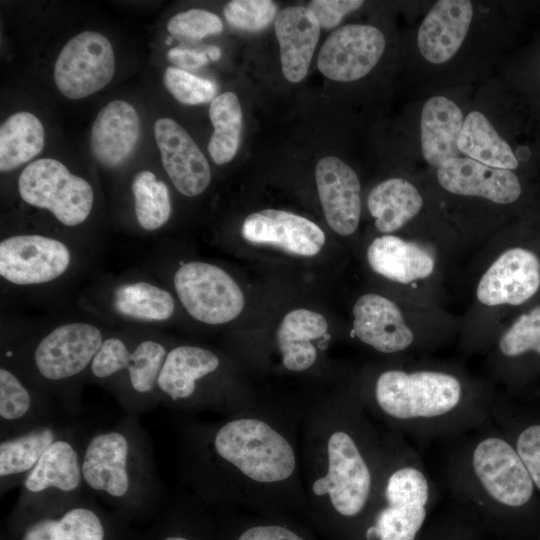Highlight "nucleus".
I'll list each match as a JSON object with an SVG mask.
<instances>
[{
    "label": "nucleus",
    "instance_id": "nucleus-31",
    "mask_svg": "<svg viewBox=\"0 0 540 540\" xmlns=\"http://www.w3.org/2000/svg\"><path fill=\"white\" fill-rule=\"evenodd\" d=\"M461 109L444 96H433L423 105L421 112V151L424 159L439 167L449 159L458 157V139L463 127Z\"/></svg>",
    "mask_w": 540,
    "mask_h": 540
},
{
    "label": "nucleus",
    "instance_id": "nucleus-3",
    "mask_svg": "<svg viewBox=\"0 0 540 540\" xmlns=\"http://www.w3.org/2000/svg\"><path fill=\"white\" fill-rule=\"evenodd\" d=\"M80 455L90 496L135 527L155 516L166 496L151 438L139 416L124 413L108 426L85 428Z\"/></svg>",
    "mask_w": 540,
    "mask_h": 540
},
{
    "label": "nucleus",
    "instance_id": "nucleus-37",
    "mask_svg": "<svg viewBox=\"0 0 540 540\" xmlns=\"http://www.w3.org/2000/svg\"><path fill=\"white\" fill-rule=\"evenodd\" d=\"M209 118L214 131L208 152L216 164L228 163L238 150L243 126L242 108L236 94L224 92L216 96L210 104Z\"/></svg>",
    "mask_w": 540,
    "mask_h": 540
},
{
    "label": "nucleus",
    "instance_id": "nucleus-32",
    "mask_svg": "<svg viewBox=\"0 0 540 540\" xmlns=\"http://www.w3.org/2000/svg\"><path fill=\"white\" fill-rule=\"evenodd\" d=\"M367 259L373 271L404 284L424 279L434 269V259L426 250L392 235L374 239L368 247Z\"/></svg>",
    "mask_w": 540,
    "mask_h": 540
},
{
    "label": "nucleus",
    "instance_id": "nucleus-35",
    "mask_svg": "<svg viewBox=\"0 0 540 540\" xmlns=\"http://www.w3.org/2000/svg\"><path fill=\"white\" fill-rule=\"evenodd\" d=\"M111 306L117 315L125 319L148 323L164 322L175 311L171 293L146 281L117 286L111 296Z\"/></svg>",
    "mask_w": 540,
    "mask_h": 540
},
{
    "label": "nucleus",
    "instance_id": "nucleus-46",
    "mask_svg": "<svg viewBox=\"0 0 540 540\" xmlns=\"http://www.w3.org/2000/svg\"><path fill=\"white\" fill-rule=\"evenodd\" d=\"M168 60L176 67L182 70H194L206 65L209 58L206 52L174 47L167 53Z\"/></svg>",
    "mask_w": 540,
    "mask_h": 540
},
{
    "label": "nucleus",
    "instance_id": "nucleus-23",
    "mask_svg": "<svg viewBox=\"0 0 540 540\" xmlns=\"http://www.w3.org/2000/svg\"><path fill=\"white\" fill-rule=\"evenodd\" d=\"M440 185L450 193L483 197L497 204H509L521 194L518 177L510 170L487 166L470 158L455 157L437 169Z\"/></svg>",
    "mask_w": 540,
    "mask_h": 540
},
{
    "label": "nucleus",
    "instance_id": "nucleus-45",
    "mask_svg": "<svg viewBox=\"0 0 540 540\" xmlns=\"http://www.w3.org/2000/svg\"><path fill=\"white\" fill-rule=\"evenodd\" d=\"M360 0H314L307 8L316 17L321 28L331 29L338 26L343 17L363 5Z\"/></svg>",
    "mask_w": 540,
    "mask_h": 540
},
{
    "label": "nucleus",
    "instance_id": "nucleus-25",
    "mask_svg": "<svg viewBox=\"0 0 540 540\" xmlns=\"http://www.w3.org/2000/svg\"><path fill=\"white\" fill-rule=\"evenodd\" d=\"M78 422L55 420L0 440V496L20 487L48 448Z\"/></svg>",
    "mask_w": 540,
    "mask_h": 540
},
{
    "label": "nucleus",
    "instance_id": "nucleus-5",
    "mask_svg": "<svg viewBox=\"0 0 540 540\" xmlns=\"http://www.w3.org/2000/svg\"><path fill=\"white\" fill-rule=\"evenodd\" d=\"M446 475L459 508L494 536L505 534L509 515L534 495L533 481L513 444L487 425L453 449Z\"/></svg>",
    "mask_w": 540,
    "mask_h": 540
},
{
    "label": "nucleus",
    "instance_id": "nucleus-6",
    "mask_svg": "<svg viewBox=\"0 0 540 540\" xmlns=\"http://www.w3.org/2000/svg\"><path fill=\"white\" fill-rule=\"evenodd\" d=\"M434 503L435 487L423 462L392 432L375 495L351 540H418Z\"/></svg>",
    "mask_w": 540,
    "mask_h": 540
},
{
    "label": "nucleus",
    "instance_id": "nucleus-12",
    "mask_svg": "<svg viewBox=\"0 0 540 540\" xmlns=\"http://www.w3.org/2000/svg\"><path fill=\"white\" fill-rule=\"evenodd\" d=\"M18 192L25 203L49 211L68 227L86 221L94 202L92 186L52 158L28 164L19 175Z\"/></svg>",
    "mask_w": 540,
    "mask_h": 540
},
{
    "label": "nucleus",
    "instance_id": "nucleus-48",
    "mask_svg": "<svg viewBox=\"0 0 540 540\" xmlns=\"http://www.w3.org/2000/svg\"><path fill=\"white\" fill-rule=\"evenodd\" d=\"M172 40H173L172 37H168L166 39V44H168V45L171 44Z\"/></svg>",
    "mask_w": 540,
    "mask_h": 540
},
{
    "label": "nucleus",
    "instance_id": "nucleus-16",
    "mask_svg": "<svg viewBox=\"0 0 540 540\" xmlns=\"http://www.w3.org/2000/svg\"><path fill=\"white\" fill-rule=\"evenodd\" d=\"M385 49V37L376 27L350 24L333 31L322 45L317 65L328 79L350 82L367 75Z\"/></svg>",
    "mask_w": 540,
    "mask_h": 540
},
{
    "label": "nucleus",
    "instance_id": "nucleus-21",
    "mask_svg": "<svg viewBox=\"0 0 540 540\" xmlns=\"http://www.w3.org/2000/svg\"><path fill=\"white\" fill-rule=\"evenodd\" d=\"M210 507L183 487L166 496L155 516L134 540H214Z\"/></svg>",
    "mask_w": 540,
    "mask_h": 540
},
{
    "label": "nucleus",
    "instance_id": "nucleus-29",
    "mask_svg": "<svg viewBox=\"0 0 540 540\" xmlns=\"http://www.w3.org/2000/svg\"><path fill=\"white\" fill-rule=\"evenodd\" d=\"M280 47L284 77L297 83L305 78L320 36V25L303 6H291L278 12L274 23Z\"/></svg>",
    "mask_w": 540,
    "mask_h": 540
},
{
    "label": "nucleus",
    "instance_id": "nucleus-28",
    "mask_svg": "<svg viewBox=\"0 0 540 540\" xmlns=\"http://www.w3.org/2000/svg\"><path fill=\"white\" fill-rule=\"evenodd\" d=\"M214 540H323L305 522L267 516L233 507L211 508Z\"/></svg>",
    "mask_w": 540,
    "mask_h": 540
},
{
    "label": "nucleus",
    "instance_id": "nucleus-4",
    "mask_svg": "<svg viewBox=\"0 0 540 540\" xmlns=\"http://www.w3.org/2000/svg\"><path fill=\"white\" fill-rule=\"evenodd\" d=\"M359 398L376 423L403 438L457 435L492 419L491 408L467 400L460 379L440 370L385 369Z\"/></svg>",
    "mask_w": 540,
    "mask_h": 540
},
{
    "label": "nucleus",
    "instance_id": "nucleus-19",
    "mask_svg": "<svg viewBox=\"0 0 540 540\" xmlns=\"http://www.w3.org/2000/svg\"><path fill=\"white\" fill-rule=\"evenodd\" d=\"M154 137L163 167L175 188L184 196L203 193L211 181L207 159L189 133L171 118H159Z\"/></svg>",
    "mask_w": 540,
    "mask_h": 540
},
{
    "label": "nucleus",
    "instance_id": "nucleus-24",
    "mask_svg": "<svg viewBox=\"0 0 540 540\" xmlns=\"http://www.w3.org/2000/svg\"><path fill=\"white\" fill-rule=\"evenodd\" d=\"M353 316L354 335L380 353L402 352L414 342L400 309L381 295H362L353 307Z\"/></svg>",
    "mask_w": 540,
    "mask_h": 540
},
{
    "label": "nucleus",
    "instance_id": "nucleus-36",
    "mask_svg": "<svg viewBox=\"0 0 540 540\" xmlns=\"http://www.w3.org/2000/svg\"><path fill=\"white\" fill-rule=\"evenodd\" d=\"M45 144L44 128L37 116L17 112L0 127V171L9 172L37 156Z\"/></svg>",
    "mask_w": 540,
    "mask_h": 540
},
{
    "label": "nucleus",
    "instance_id": "nucleus-13",
    "mask_svg": "<svg viewBox=\"0 0 540 540\" xmlns=\"http://www.w3.org/2000/svg\"><path fill=\"white\" fill-rule=\"evenodd\" d=\"M173 284L185 310L202 323H228L244 308L239 285L216 265L202 261L184 263L175 272Z\"/></svg>",
    "mask_w": 540,
    "mask_h": 540
},
{
    "label": "nucleus",
    "instance_id": "nucleus-26",
    "mask_svg": "<svg viewBox=\"0 0 540 540\" xmlns=\"http://www.w3.org/2000/svg\"><path fill=\"white\" fill-rule=\"evenodd\" d=\"M472 17L471 1H437L418 30L417 44L421 55L433 64L450 60L461 47Z\"/></svg>",
    "mask_w": 540,
    "mask_h": 540
},
{
    "label": "nucleus",
    "instance_id": "nucleus-40",
    "mask_svg": "<svg viewBox=\"0 0 540 540\" xmlns=\"http://www.w3.org/2000/svg\"><path fill=\"white\" fill-rule=\"evenodd\" d=\"M163 81L169 93L186 105L212 102L218 90L213 81L172 66L165 70Z\"/></svg>",
    "mask_w": 540,
    "mask_h": 540
},
{
    "label": "nucleus",
    "instance_id": "nucleus-47",
    "mask_svg": "<svg viewBox=\"0 0 540 540\" xmlns=\"http://www.w3.org/2000/svg\"><path fill=\"white\" fill-rule=\"evenodd\" d=\"M205 52H206L208 58L213 60V61H217L221 57V50L217 46H209V47L206 48Z\"/></svg>",
    "mask_w": 540,
    "mask_h": 540
},
{
    "label": "nucleus",
    "instance_id": "nucleus-9",
    "mask_svg": "<svg viewBox=\"0 0 540 540\" xmlns=\"http://www.w3.org/2000/svg\"><path fill=\"white\" fill-rule=\"evenodd\" d=\"M170 347L156 337H105L86 379L109 389L125 414L157 406V381Z\"/></svg>",
    "mask_w": 540,
    "mask_h": 540
},
{
    "label": "nucleus",
    "instance_id": "nucleus-38",
    "mask_svg": "<svg viewBox=\"0 0 540 540\" xmlns=\"http://www.w3.org/2000/svg\"><path fill=\"white\" fill-rule=\"evenodd\" d=\"M135 215L147 231L164 226L171 215V200L166 184L148 170L138 172L132 181Z\"/></svg>",
    "mask_w": 540,
    "mask_h": 540
},
{
    "label": "nucleus",
    "instance_id": "nucleus-8",
    "mask_svg": "<svg viewBox=\"0 0 540 540\" xmlns=\"http://www.w3.org/2000/svg\"><path fill=\"white\" fill-rule=\"evenodd\" d=\"M223 366L222 357L208 348L192 344L170 347L157 381L159 403L179 411H209L221 417L255 405L257 401L218 380Z\"/></svg>",
    "mask_w": 540,
    "mask_h": 540
},
{
    "label": "nucleus",
    "instance_id": "nucleus-33",
    "mask_svg": "<svg viewBox=\"0 0 540 540\" xmlns=\"http://www.w3.org/2000/svg\"><path fill=\"white\" fill-rule=\"evenodd\" d=\"M368 209L375 227L383 233L400 229L414 218L423 206L416 187L402 178H390L377 184L369 193Z\"/></svg>",
    "mask_w": 540,
    "mask_h": 540
},
{
    "label": "nucleus",
    "instance_id": "nucleus-39",
    "mask_svg": "<svg viewBox=\"0 0 540 540\" xmlns=\"http://www.w3.org/2000/svg\"><path fill=\"white\" fill-rule=\"evenodd\" d=\"M499 350L507 358L528 352L540 355V305L522 314L499 340Z\"/></svg>",
    "mask_w": 540,
    "mask_h": 540
},
{
    "label": "nucleus",
    "instance_id": "nucleus-10",
    "mask_svg": "<svg viewBox=\"0 0 540 540\" xmlns=\"http://www.w3.org/2000/svg\"><path fill=\"white\" fill-rule=\"evenodd\" d=\"M86 427L77 423L44 453L19 487V494L5 521L54 511L86 494L80 455L81 436Z\"/></svg>",
    "mask_w": 540,
    "mask_h": 540
},
{
    "label": "nucleus",
    "instance_id": "nucleus-20",
    "mask_svg": "<svg viewBox=\"0 0 540 540\" xmlns=\"http://www.w3.org/2000/svg\"><path fill=\"white\" fill-rule=\"evenodd\" d=\"M241 233L253 244L278 248L288 254L311 257L325 244V234L314 222L297 214L264 209L248 215Z\"/></svg>",
    "mask_w": 540,
    "mask_h": 540
},
{
    "label": "nucleus",
    "instance_id": "nucleus-43",
    "mask_svg": "<svg viewBox=\"0 0 540 540\" xmlns=\"http://www.w3.org/2000/svg\"><path fill=\"white\" fill-rule=\"evenodd\" d=\"M483 531L460 508L428 524L418 540H481Z\"/></svg>",
    "mask_w": 540,
    "mask_h": 540
},
{
    "label": "nucleus",
    "instance_id": "nucleus-42",
    "mask_svg": "<svg viewBox=\"0 0 540 540\" xmlns=\"http://www.w3.org/2000/svg\"><path fill=\"white\" fill-rule=\"evenodd\" d=\"M169 33L176 39L199 40L223 31L221 19L203 9H190L174 15L167 24Z\"/></svg>",
    "mask_w": 540,
    "mask_h": 540
},
{
    "label": "nucleus",
    "instance_id": "nucleus-15",
    "mask_svg": "<svg viewBox=\"0 0 540 540\" xmlns=\"http://www.w3.org/2000/svg\"><path fill=\"white\" fill-rule=\"evenodd\" d=\"M71 260L69 247L52 237L19 234L0 242V276L14 285L52 282L67 272Z\"/></svg>",
    "mask_w": 540,
    "mask_h": 540
},
{
    "label": "nucleus",
    "instance_id": "nucleus-44",
    "mask_svg": "<svg viewBox=\"0 0 540 540\" xmlns=\"http://www.w3.org/2000/svg\"><path fill=\"white\" fill-rule=\"evenodd\" d=\"M525 465L534 486L540 491V424L522 429L513 445Z\"/></svg>",
    "mask_w": 540,
    "mask_h": 540
},
{
    "label": "nucleus",
    "instance_id": "nucleus-30",
    "mask_svg": "<svg viewBox=\"0 0 540 540\" xmlns=\"http://www.w3.org/2000/svg\"><path fill=\"white\" fill-rule=\"evenodd\" d=\"M328 324L323 315L308 309H295L282 319L276 332V346L282 367L292 373L310 370L318 361L313 344L326 335Z\"/></svg>",
    "mask_w": 540,
    "mask_h": 540
},
{
    "label": "nucleus",
    "instance_id": "nucleus-1",
    "mask_svg": "<svg viewBox=\"0 0 540 540\" xmlns=\"http://www.w3.org/2000/svg\"><path fill=\"white\" fill-rule=\"evenodd\" d=\"M300 418V407L257 402L217 420L179 419L176 468L182 487L210 508L306 523Z\"/></svg>",
    "mask_w": 540,
    "mask_h": 540
},
{
    "label": "nucleus",
    "instance_id": "nucleus-17",
    "mask_svg": "<svg viewBox=\"0 0 540 540\" xmlns=\"http://www.w3.org/2000/svg\"><path fill=\"white\" fill-rule=\"evenodd\" d=\"M66 417L69 416L53 397L35 388L8 365L1 364L0 439Z\"/></svg>",
    "mask_w": 540,
    "mask_h": 540
},
{
    "label": "nucleus",
    "instance_id": "nucleus-34",
    "mask_svg": "<svg viewBox=\"0 0 540 540\" xmlns=\"http://www.w3.org/2000/svg\"><path fill=\"white\" fill-rule=\"evenodd\" d=\"M458 149L470 159L493 168L512 171L518 167V160L510 145L479 111H471L465 117Z\"/></svg>",
    "mask_w": 540,
    "mask_h": 540
},
{
    "label": "nucleus",
    "instance_id": "nucleus-14",
    "mask_svg": "<svg viewBox=\"0 0 540 540\" xmlns=\"http://www.w3.org/2000/svg\"><path fill=\"white\" fill-rule=\"evenodd\" d=\"M115 72V56L110 41L101 33L84 31L62 48L53 77L62 95L81 99L105 87Z\"/></svg>",
    "mask_w": 540,
    "mask_h": 540
},
{
    "label": "nucleus",
    "instance_id": "nucleus-2",
    "mask_svg": "<svg viewBox=\"0 0 540 540\" xmlns=\"http://www.w3.org/2000/svg\"><path fill=\"white\" fill-rule=\"evenodd\" d=\"M300 411L306 524L323 540H351L375 495L392 432L351 394L326 397Z\"/></svg>",
    "mask_w": 540,
    "mask_h": 540
},
{
    "label": "nucleus",
    "instance_id": "nucleus-41",
    "mask_svg": "<svg viewBox=\"0 0 540 540\" xmlns=\"http://www.w3.org/2000/svg\"><path fill=\"white\" fill-rule=\"evenodd\" d=\"M223 13L232 27L257 32L276 18L277 6L271 0H232L224 6Z\"/></svg>",
    "mask_w": 540,
    "mask_h": 540
},
{
    "label": "nucleus",
    "instance_id": "nucleus-22",
    "mask_svg": "<svg viewBox=\"0 0 540 540\" xmlns=\"http://www.w3.org/2000/svg\"><path fill=\"white\" fill-rule=\"evenodd\" d=\"M319 199L329 227L348 236L358 227L361 214L360 182L354 170L335 156H326L316 165Z\"/></svg>",
    "mask_w": 540,
    "mask_h": 540
},
{
    "label": "nucleus",
    "instance_id": "nucleus-27",
    "mask_svg": "<svg viewBox=\"0 0 540 540\" xmlns=\"http://www.w3.org/2000/svg\"><path fill=\"white\" fill-rule=\"evenodd\" d=\"M140 131L135 108L126 101L114 100L99 111L92 124L91 151L102 165L117 167L133 153Z\"/></svg>",
    "mask_w": 540,
    "mask_h": 540
},
{
    "label": "nucleus",
    "instance_id": "nucleus-7",
    "mask_svg": "<svg viewBox=\"0 0 540 540\" xmlns=\"http://www.w3.org/2000/svg\"><path fill=\"white\" fill-rule=\"evenodd\" d=\"M105 336L87 322L59 325L31 347L6 355L4 364L35 388L53 397L69 417L83 413L80 383Z\"/></svg>",
    "mask_w": 540,
    "mask_h": 540
},
{
    "label": "nucleus",
    "instance_id": "nucleus-11",
    "mask_svg": "<svg viewBox=\"0 0 540 540\" xmlns=\"http://www.w3.org/2000/svg\"><path fill=\"white\" fill-rule=\"evenodd\" d=\"M136 527L89 494L54 511L5 521L0 540H134Z\"/></svg>",
    "mask_w": 540,
    "mask_h": 540
},
{
    "label": "nucleus",
    "instance_id": "nucleus-18",
    "mask_svg": "<svg viewBox=\"0 0 540 540\" xmlns=\"http://www.w3.org/2000/svg\"><path fill=\"white\" fill-rule=\"evenodd\" d=\"M540 287V260L532 251L515 247L503 252L480 279L476 295L487 306L520 305Z\"/></svg>",
    "mask_w": 540,
    "mask_h": 540
}]
</instances>
